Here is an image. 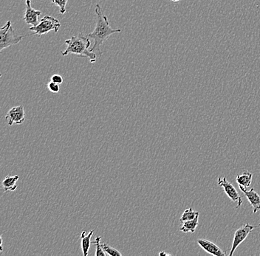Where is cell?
Listing matches in <instances>:
<instances>
[{"label": "cell", "mask_w": 260, "mask_h": 256, "mask_svg": "<svg viewBox=\"0 0 260 256\" xmlns=\"http://www.w3.org/2000/svg\"><path fill=\"white\" fill-rule=\"evenodd\" d=\"M95 12L96 14V25L94 31L87 34V37L94 40V44L90 49V51H97L99 56H101L100 46L104 41L114 33L121 32V29H112L109 25L108 18L103 14L101 7L98 4H96Z\"/></svg>", "instance_id": "6da1fadb"}, {"label": "cell", "mask_w": 260, "mask_h": 256, "mask_svg": "<svg viewBox=\"0 0 260 256\" xmlns=\"http://www.w3.org/2000/svg\"><path fill=\"white\" fill-rule=\"evenodd\" d=\"M67 45L66 50L62 52V56L73 54L79 57L87 58L90 59V63H95L97 59L96 53L90 51L89 47L91 45V41L88 37L84 36L82 33L77 35H72L69 39L65 41Z\"/></svg>", "instance_id": "7a4b0ae2"}, {"label": "cell", "mask_w": 260, "mask_h": 256, "mask_svg": "<svg viewBox=\"0 0 260 256\" xmlns=\"http://www.w3.org/2000/svg\"><path fill=\"white\" fill-rule=\"evenodd\" d=\"M25 35H19L15 32L11 22L7 21L0 29V52L10 46L19 44Z\"/></svg>", "instance_id": "3957f363"}, {"label": "cell", "mask_w": 260, "mask_h": 256, "mask_svg": "<svg viewBox=\"0 0 260 256\" xmlns=\"http://www.w3.org/2000/svg\"><path fill=\"white\" fill-rule=\"evenodd\" d=\"M61 27V23L56 18L51 16H45L41 19V22L36 26L30 28V31L34 32L32 35L41 36L44 34L48 33L50 31L58 32Z\"/></svg>", "instance_id": "277c9868"}, {"label": "cell", "mask_w": 260, "mask_h": 256, "mask_svg": "<svg viewBox=\"0 0 260 256\" xmlns=\"http://www.w3.org/2000/svg\"><path fill=\"white\" fill-rule=\"evenodd\" d=\"M217 183H218L219 186H220V187L224 189L225 193L227 194L229 199L232 202H236L237 204L236 208H239L242 204V198L239 194L237 191L235 189L234 186L230 182L228 181L227 178L226 177H219Z\"/></svg>", "instance_id": "5b68a950"}, {"label": "cell", "mask_w": 260, "mask_h": 256, "mask_svg": "<svg viewBox=\"0 0 260 256\" xmlns=\"http://www.w3.org/2000/svg\"><path fill=\"white\" fill-rule=\"evenodd\" d=\"M255 228L254 226L250 225L248 223H245V224L242 225V227H239L234 233V236H233V243H232V248L230 250V254L229 256H232L234 254L236 248L244 242L248 237V235L251 233Z\"/></svg>", "instance_id": "8992f818"}, {"label": "cell", "mask_w": 260, "mask_h": 256, "mask_svg": "<svg viewBox=\"0 0 260 256\" xmlns=\"http://www.w3.org/2000/svg\"><path fill=\"white\" fill-rule=\"evenodd\" d=\"M5 118L10 127L21 125L25 120V109L22 106H14L8 111Z\"/></svg>", "instance_id": "52a82bcc"}, {"label": "cell", "mask_w": 260, "mask_h": 256, "mask_svg": "<svg viewBox=\"0 0 260 256\" xmlns=\"http://www.w3.org/2000/svg\"><path fill=\"white\" fill-rule=\"evenodd\" d=\"M26 10L25 12L23 20L28 25L36 26L38 24V17L41 16L42 12L41 10H35L31 6V0H26Z\"/></svg>", "instance_id": "ba28073f"}, {"label": "cell", "mask_w": 260, "mask_h": 256, "mask_svg": "<svg viewBox=\"0 0 260 256\" xmlns=\"http://www.w3.org/2000/svg\"><path fill=\"white\" fill-rule=\"evenodd\" d=\"M198 245H199L202 249H203L207 254H210L211 256H226V254L223 252L218 246L210 242V241L206 240V239H198Z\"/></svg>", "instance_id": "9c48e42d"}, {"label": "cell", "mask_w": 260, "mask_h": 256, "mask_svg": "<svg viewBox=\"0 0 260 256\" xmlns=\"http://www.w3.org/2000/svg\"><path fill=\"white\" fill-rule=\"evenodd\" d=\"M239 189L242 191V193L246 196L248 202L254 208V214L258 212L260 210V196L257 193L254 189H251L250 191H247L242 186H239Z\"/></svg>", "instance_id": "30bf717a"}, {"label": "cell", "mask_w": 260, "mask_h": 256, "mask_svg": "<svg viewBox=\"0 0 260 256\" xmlns=\"http://www.w3.org/2000/svg\"><path fill=\"white\" fill-rule=\"evenodd\" d=\"M19 179V177L18 175L7 176L1 183V187H2L4 192L6 193V192H14L17 189L16 183H17Z\"/></svg>", "instance_id": "8fae6325"}, {"label": "cell", "mask_w": 260, "mask_h": 256, "mask_svg": "<svg viewBox=\"0 0 260 256\" xmlns=\"http://www.w3.org/2000/svg\"><path fill=\"white\" fill-rule=\"evenodd\" d=\"M94 233V230H91L88 234L86 235V232L83 231L81 235V250L84 256L88 255L90 251V245H91V238Z\"/></svg>", "instance_id": "7c38bea8"}, {"label": "cell", "mask_w": 260, "mask_h": 256, "mask_svg": "<svg viewBox=\"0 0 260 256\" xmlns=\"http://www.w3.org/2000/svg\"><path fill=\"white\" fill-rule=\"evenodd\" d=\"M252 174L248 171H244L242 174L236 176V183L239 186H242L244 189H247L251 186L252 183Z\"/></svg>", "instance_id": "4fadbf2b"}, {"label": "cell", "mask_w": 260, "mask_h": 256, "mask_svg": "<svg viewBox=\"0 0 260 256\" xmlns=\"http://www.w3.org/2000/svg\"><path fill=\"white\" fill-rule=\"evenodd\" d=\"M198 220H199V215L196 216L194 220H189L183 223V225L180 227V231L183 233H195L196 227L198 226Z\"/></svg>", "instance_id": "5bb4252c"}, {"label": "cell", "mask_w": 260, "mask_h": 256, "mask_svg": "<svg viewBox=\"0 0 260 256\" xmlns=\"http://www.w3.org/2000/svg\"><path fill=\"white\" fill-rule=\"evenodd\" d=\"M199 212L194 211L192 208H188L187 210L183 212L182 214L181 218H180V222L184 223L186 221H189V220H194L196 216L199 215Z\"/></svg>", "instance_id": "9a60e30c"}, {"label": "cell", "mask_w": 260, "mask_h": 256, "mask_svg": "<svg viewBox=\"0 0 260 256\" xmlns=\"http://www.w3.org/2000/svg\"><path fill=\"white\" fill-rule=\"evenodd\" d=\"M100 241H101V237L98 236L96 238V240L92 242V243L95 244L96 246V252L95 254L96 256H106V253L103 251V248H102L101 244H100Z\"/></svg>", "instance_id": "2e32d148"}, {"label": "cell", "mask_w": 260, "mask_h": 256, "mask_svg": "<svg viewBox=\"0 0 260 256\" xmlns=\"http://www.w3.org/2000/svg\"><path fill=\"white\" fill-rule=\"evenodd\" d=\"M102 248H103V251L106 254H107L108 255L111 256H121L122 254L119 252V251H117L115 248H111L109 245H106V244H101Z\"/></svg>", "instance_id": "e0dca14e"}, {"label": "cell", "mask_w": 260, "mask_h": 256, "mask_svg": "<svg viewBox=\"0 0 260 256\" xmlns=\"http://www.w3.org/2000/svg\"><path fill=\"white\" fill-rule=\"evenodd\" d=\"M51 1L59 7L61 14H65L66 13V5L68 0H51Z\"/></svg>", "instance_id": "ac0fdd59"}, {"label": "cell", "mask_w": 260, "mask_h": 256, "mask_svg": "<svg viewBox=\"0 0 260 256\" xmlns=\"http://www.w3.org/2000/svg\"><path fill=\"white\" fill-rule=\"evenodd\" d=\"M47 88L50 90V93H58L60 90L59 84L53 82V81H50L47 84Z\"/></svg>", "instance_id": "d6986e66"}, {"label": "cell", "mask_w": 260, "mask_h": 256, "mask_svg": "<svg viewBox=\"0 0 260 256\" xmlns=\"http://www.w3.org/2000/svg\"><path fill=\"white\" fill-rule=\"evenodd\" d=\"M50 80L58 84H62L63 83V78L60 75H53Z\"/></svg>", "instance_id": "ffe728a7"}, {"label": "cell", "mask_w": 260, "mask_h": 256, "mask_svg": "<svg viewBox=\"0 0 260 256\" xmlns=\"http://www.w3.org/2000/svg\"><path fill=\"white\" fill-rule=\"evenodd\" d=\"M0 251H1V252H2L3 248H2V238L0 237Z\"/></svg>", "instance_id": "44dd1931"}, {"label": "cell", "mask_w": 260, "mask_h": 256, "mask_svg": "<svg viewBox=\"0 0 260 256\" xmlns=\"http://www.w3.org/2000/svg\"><path fill=\"white\" fill-rule=\"evenodd\" d=\"M159 256H171V254H167V253L164 252V251H162V252L160 253Z\"/></svg>", "instance_id": "7402d4cb"}, {"label": "cell", "mask_w": 260, "mask_h": 256, "mask_svg": "<svg viewBox=\"0 0 260 256\" xmlns=\"http://www.w3.org/2000/svg\"><path fill=\"white\" fill-rule=\"evenodd\" d=\"M171 1H173V2H178V1H180V0H171Z\"/></svg>", "instance_id": "603a6c76"}, {"label": "cell", "mask_w": 260, "mask_h": 256, "mask_svg": "<svg viewBox=\"0 0 260 256\" xmlns=\"http://www.w3.org/2000/svg\"><path fill=\"white\" fill-rule=\"evenodd\" d=\"M258 227H260V224H259Z\"/></svg>", "instance_id": "cb8c5ba5"}]
</instances>
